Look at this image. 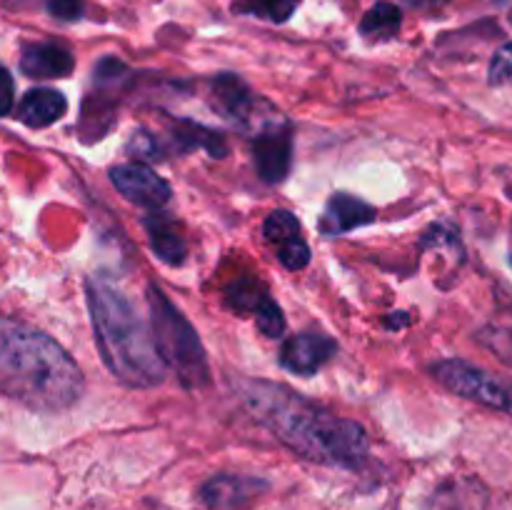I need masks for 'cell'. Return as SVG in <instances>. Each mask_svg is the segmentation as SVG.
Masks as SVG:
<instances>
[{
	"label": "cell",
	"instance_id": "cell-1",
	"mask_svg": "<svg viewBox=\"0 0 512 510\" xmlns=\"http://www.w3.org/2000/svg\"><path fill=\"white\" fill-rule=\"evenodd\" d=\"M235 393L250 418L268 428L295 455L335 468H360L368 460V433L355 420L323 408L270 380H235Z\"/></svg>",
	"mask_w": 512,
	"mask_h": 510
},
{
	"label": "cell",
	"instance_id": "cell-2",
	"mask_svg": "<svg viewBox=\"0 0 512 510\" xmlns=\"http://www.w3.org/2000/svg\"><path fill=\"white\" fill-rule=\"evenodd\" d=\"M83 390V370L58 340L23 320L0 318V393L38 413H60Z\"/></svg>",
	"mask_w": 512,
	"mask_h": 510
},
{
	"label": "cell",
	"instance_id": "cell-3",
	"mask_svg": "<svg viewBox=\"0 0 512 510\" xmlns=\"http://www.w3.org/2000/svg\"><path fill=\"white\" fill-rule=\"evenodd\" d=\"M90 325L105 368L128 388H155L168 368L160 360L150 325L135 313L130 300L103 278L85 280Z\"/></svg>",
	"mask_w": 512,
	"mask_h": 510
},
{
	"label": "cell",
	"instance_id": "cell-4",
	"mask_svg": "<svg viewBox=\"0 0 512 510\" xmlns=\"http://www.w3.org/2000/svg\"><path fill=\"white\" fill-rule=\"evenodd\" d=\"M145 293H148L145 300H148L150 313V333H153L160 360L165 363V368L178 375L183 388H203L210 378V368L198 330L170 303L160 285L148 283Z\"/></svg>",
	"mask_w": 512,
	"mask_h": 510
},
{
	"label": "cell",
	"instance_id": "cell-5",
	"mask_svg": "<svg viewBox=\"0 0 512 510\" xmlns=\"http://www.w3.org/2000/svg\"><path fill=\"white\" fill-rule=\"evenodd\" d=\"M433 378L438 380L443 388L450 393L460 395L465 400L485 405V408L500 410V413L512 415V383L510 380L498 378V375L488 373V370L478 368V365L468 363V360L450 358L440 360L430 368Z\"/></svg>",
	"mask_w": 512,
	"mask_h": 510
},
{
	"label": "cell",
	"instance_id": "cell-6",
	"mask_svg": "<svg viewBox=\"0 0 512 510\" xmlns=\"http://www.w3.org/2000/svg\"><path fill=\"white\" fill-rule=\"evenodd\" d=\"M250 153H253L255 170L265 183H283L293 165V133L285 123H275V120L265 123L253 135Z\"/></svg>",
	"mask_w": 512,
	"mask_h": 510
},
{
	"label": "cell",
	"instance_id": "cell-7",
	"mask_svg": "<svg viewBox=\"0 0 512 510\" xmlns=\"http://www.w3.org/2000/svg\"><path fill=\"white\" fill-rule=\"evenodd\" d=\"M110 183L115 185L120 195L125 200L135 205H143V208L160 210L170 203V190L168 180H163L160 175H155V170H150L143 163H123L115 165L110 170Z\"/></svg>",
	"mask_w": 512,
	"mask_h": 510
},
{
	"label": "cell",
	"instance_id": "cell-8",
	"mask_svg": "<svg viewBox=\"0 0 512 510\" xmlns=\"http://www.w3.org/2000/svg\"><path fill=\"white\" fill-rule=\"evenodd\" d=\"M335 353H338V343L330 335L320 333V330H305V333L285 340L280 348V365L290 373L310 378L325 363H330Z\"/></svg>",
	"mask_w": 512,
	"mask_h": 510
},
{
	"label": "cell",
	"instance_id": "cell-9",
	"mask_svg": "<svg viewBox=\"0 0 512 510\" xmlns=\"http://www.w3.org/2000/svg\"><path fill=\"white\" fill-rule=\"evenodd\" d=\"M268 490V483L250 475L220 473L200 485V503L210 510H240Z\"/></svg>",
	"mask_w": 512,
	"mask_h": 510
},
{
	"label": "cell",
	"instance_id": "cell-10",
	"mask_svg": "<svg viewBox=\"0 0 512 510\" xmlns=\"http://www.w3.org/2000/svg\"><path fill=\"white\" fill-rule=\"evenodd\" d=\"M258 95L248 88L245 80L238 75L223 73L210 83V105L230 120L238 128H250L255 125V115H258Z\"/></svg>",
	"mask_w": 512,
	"mask_h": 510
},
{
	"label": "cell",
	"instance_id": "cell-11",
	"mask_svg": "<svg viewBox=\"0 0 512 510\" xmlns=\"http://www.w3.org/2000/svg\"><path fill=\"white\" fill-rule=\"evenodd\" d=\"M378 218V210L363 198H355L350 193H333L325 203L323 215H320V230L323 235L333 238V235L350 233L355 228L373 223Z\"/></svg>",
	"mask_w": 512,
	"mask_h": 510
},
{
	"label": "cell",
	"instance_id": "cell-12",
	"mask_svg": "<svg viewBox=\"0 0 512 510\" xmlns=\"http://www.w3.org/2000/svg\"><path fill=\"white\" fill-rule=\"evenodd\" d=\"M73 68V53L58 43H28L20 53V70L35 80L68 78Z\"/></svg>",
	"mask_w": 512,
	"mask_h": 510
},
{
	"label": "cell",
	"instance_id": "cell-13",
	"mask_svg": "<svg viewBox=\"0 0 512 510\" xmlns=\"http://www.w3.org/2000/svg\"><path fill=\"white\" fill-rule=\"evenodd\" d=\"M68 113V100L60 90L33 88L18 103V120L28 128H48Z\"/></svg>",
	"mask_w": 512,
	"mask_h": 510
},
{
	"label": "cell",
	"instance_id": "cell-14",
	"mask_svg": "<svg viewBox=\"0 0 512 510\" xmlns=\"http://www.w3.org/2000/svg\"><path fill=\"white\" fill-rule=\"evenodd\" d=\"M145 230H148L150 250L158 255L163 263L180 265L188 255V243H185L183 233L178 225L165 215H148L145 218Z\"/></svg>",
	"mask_w": 512,
	"mask_h": 510
},
{
	"label": "cell",
	"instance_id": "cell-15",
	"mask_svg": "<svg viewBox=\"0 0 512 510\" xmlns=\"http://www.w3.org/2000/svg\"><path fill=\"white\" fill-rule=\"evenodd\" d=\"M173 140L180 150H208L210 158H225L228 155V140L205 125L193 120H178L173 125Z\"/></svg>",
	"mask_w": 512,
	"mask_h": 510
},
{
	"label": "cell",
	"instance_id": "cell-16",
	"mask_svg": "<svg viewBox=\"0 0 512 510\" xmlns=\"http://www.w3.org/2000/svg\"><path fill=\"white\" fill-rule=\"evenodd\" d=\"M400 25H403V10L388 0H380L360 20V35L373 43H385L400 33Z\"/></svg>",
	"mask_w": 512,
	"mask_h": 510
},
{
	"label": "cell",
	"instance_id": "cell-17",
	"mask_svg": "<svg viewBox=\"0 0 512 510\" xmlns=\"http://www.w3.org/2000/svg\"><path fill=\"white\" fill-rule=\"evenodd\" d=\"M268 298L270 295L265 293V288L258 283V280H238V283L230 285L228 295H225V300H228V305L235 310V313H248V315L258 313Z\"/></svg>",
	"mask_w": 512,
	"mask_h": 510
},
{
	"label": "cell",
	"instance_id": "cell-18",
	"mask_svg": "<svg viewBox=\"0 0 512 510\" xmlns=\"http://www.w3.org/2000/svg\"><path fill=\"white\" fill-rule=\"evenodd\" d=\"M300 0H243L235 5L238 13L255 15V18L270 20V23H285L295 13Z\"/></svg>",
	"mask_w": 512,
	"mask_h": 510
},
{
	"label": "cell",
	"instance_id": "cell-19",
	"mask_svg": "<svg viewBox=\"0 0 512 510\" xmlns=\"http://www.w3.org/2000/svg\"><path fill=\"white\" fill-rule=\"evenodd\" d=\"M263 235L270 245H280L290 238L300 235V220L290 210H273L263 223Z\"/></svg>",
	"mask_w": 512,
	"mask_h": 510
},
{
	"label": "cell",
	"instance_id": "cell-20",
	"mask_svg": "<svg viewBox=\"0 0 512 510\" xmlns=\"http://www.w3.org/2000/svg\"><path fill=\"white\" fill-rule=\"evenodd\" d=\"M253 318H255V325H258V330L265 335V338H283L285 328H288L283 308H280L273 298L265 300L263 308H260Z\"/></svg>",
	"mask_w": 512,
	"mask_h": 510
},
{
	"label": "cell",
	"instance_id": "cell-21",
	"mask_svg": "<svg viewBox=\"0 0 512 510\" xmlns=\"http://www.w3.org/2000/svg\"><path fill=\"white\" fill-rule=\"evenodd\" d=\"M278 248V260L283 263V268L288 270H305L310 265V248L303 238H290L285 243L275 245Z\"/></svg>",
	"mask_w": 512,
	"mask_h": 510
},
{
	"label": "cell",
	"instance_id": "cell-22",
	"mask_svg": "<svg viewBox=\"0 0 512 510\" xmlns=\"http://www.w3.org/2000/svg\"><path fill=\"white\" fill-rule=\"evenodd\" d=\"M490 85H512V43L500 45L490 60Z\"/></svg>",
	"mask_w": 512,
	"mask_h": 510
},
{
	"label": "cell",
	"instance_id": "cell-23",
	"mask_svg": "<svg viewBox=\"0 0 512 510\" xmlns=\"http://www.w3.org/2000/svg\"><path fill=\"white\" fill-rule=\"evenodd\" d=\"M45 10L55 20L73 23V20L83 18V0H45Z\"/></svg>",
	"mask_w": 512,
	"mask_h": 510
},
{
	"label": "cell",
	"instance_id": "cell-24",
	"mask_svg": "<svg viewBox=\"0 0 512 510\" xmlns=\"http://www.w3.org/2000/svg\"><path fill=\"white\" fill-rule=\"evenodd\" d=\"M128 153L130 155H138V158L143 160H155L160 158V148H158V140H155V135L145 133V130H140V133H135L133 138H130L128 143Z\"/></svg>",
	"mask_w": 512,
	"mask_h": 510
},
{
	"label": "cell",
	"instance_id": "cell-25",
	"mask_svg": "<svg viewBox=\"0 0 512 510\" xmlns=\"http://www.w3.org/2000/svg\"><path fill=\"white\" fill-rule=\"evenodd\" d=\"M13 100H15V85H13V75L5 65H0V118L13 110Z\"/></svg>",
	"mask_w": 512,
	"mask_h": 510
},
{
	"label": "cell",
	"instance_id": "cell-26",
	"mask_svg": "<svg viewBox=\"0 0 512 510\" xmlns=\"http://www.w3.org/2000/svg\"><path fill=\"white\" fill-rule=\"evenodd\" d=\"M405 3H408L410 8H415V10H425V13H430V10H440V8H445V5H448L450 0H405Z\"/></svg>",
	"mask_w": 512,
	"mask_h": 510
},
{
	"label": "cell",
	"instance_id": "cell-27",
	"mask_svg": "<svg viewBox=\"0 0 512 510\" xmlns=\"http://www.w3.org/2000/svg\"><path fill=\"white\" fill-rule=\"evenodd\" d=\"M408 323H410L408 315H405V318H395V313H393V318L385 320V325H388V328H403V325H408Z\"/></svg>",
	"mask_w": 512,
	"mask_h": 510
},
{
	"label": "cell",
	"instance_id": "cell-28",
	"mask_svg": "<svg viewBox=\"0 0 512 510\" xmlns=\"http://www.w3.org/2000/svg\"><path fill=\"white\" fill-rule=\"evenodd\" d=\"M510 23H512V13H510Z\"/></svg>",
	"mask_w": 512,
	"mask_h": 510
}]
</instances>
